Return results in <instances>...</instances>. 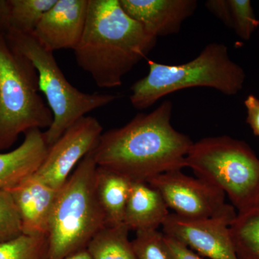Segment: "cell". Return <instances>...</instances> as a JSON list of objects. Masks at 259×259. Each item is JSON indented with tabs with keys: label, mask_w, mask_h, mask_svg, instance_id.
<instances>
[{
	"label": "cell",
	"mask_w": 259,
	"mask_h": 259,
	"mask_svg": "<svg viewBox=\"0 0 259 259\" xmlns=\"http://www.w3.org/2000/svg\"><path fill=\"white\" fill-rule=\"evenodd\" d=\"M56 3V0H9L10 29L33 33L44 14Z\"/></svg>",
	"instance_id": "obj_19"
},
{
	"label": "cell",
	"mask_w": 259,
	"mask_h": 259,
	"mask_svg": "<svg viewBox=\"0 0 259 259\" xmlns=\"http://www.w3.org/2000/svg\"><path fill=\"white\" fill-rule=\"evenodd\" d=\"M230 231L238 258L259 259V204L238 212Z\"/></svg>",
	"instance_id": "obj_18"
},
{
	"label": "cell",
	"mask_w": 259,
	"mask_h": 259,
	"mask_svg": "<svg viewBox=\"0 0 259 259\" xmlns=\"http://www.w3.org/2000/svg\"><path fill=\"white\" fill-rule=\"evenodd\" d=\"M97 167L92 151L59 190L48 231L49 259H64L85 249L106 226L95 190Z\"/></svg>",
	"instance_id": "obj_4"
},
{
	"label": "cell",
	"mask_w": 259,
	"mask_h": 259,
	"mask_svg": "<svg viewBox=\"0 0 259 259\" xmlns=\"http://www.w3.org/2000/svg\"><path fill=\"white\" fill-rule=\"evenodd\" d=\"M8 192L18 209L23 234L48 236L59 190L49 187L33 175Z\"/></svg>",
	"instance_id": "obj_13"
},
{
	"label": "cell",
	"mask_w": 259,
	"mask_h": 259,
	"mask_svg": "<svg viewBox=\"0 0 259 259\" xmlns=\"http://www.w3.org/2000/svg\"><path fill=\"white\" fill-rule=\"evenodd\" d=\"M236 215L189 219L171 213L162 225L163 234L210 259H239L230 231Z\"/></svg>",
	"instance_id": "obj_10"
},
{
	"label": "cell",
	"mask_w": 259,
	"mask_h": 259,
	"mask_svg": "<svg viewBox=\"0 0 259 259\" xmlns=\"http://www.w3.org/2000/svg\"><path fill=\"white\" fill-rule=\"evenodd\" d=\"M64 259H93V258L89 253L88 249L85 248V249L79 250V251L66 257Z\"/></svg>",
	"instance_id": "obj_27"
},
{
	"label": "cell",
	"mask_w": 259,
	"mask_h": 259,
	"mask_svg": "<svg viewBox=\"0 0 259 259\" xmlns=\"http://www.w3.org/2000/svg\"><path fill=\"white\" fill-rule=\"evenodd\" d=\"M5 35L37 70L40 91L45 95L54 115L52 125L44 132L48 146L54 144L88 112L106 106L117 98L109 94L84 93L74 88L61 71L54 53L44 49L32 34L10 29Z\"/></svg>",
	"instance_id": "obj_7"
},
{
	"label": "cell",
	"mask_w": 259,
	"mask_h": 259,
	"mask_svg": "<svg viewBox=\"0 0 259 259\" xmlns=\"http://www.w3.org/2000/svg\"><path fill=\"white\" fill-rule=\"evenodd\" d=\"M206 7L213 15L231 28V11L228 0H209L206 2Z\"/></svg>",
	"instance_id": "obj_25"
},
{
	"label": "cell",
	"mask_w": 259,
	"mask_h": 259,
	"mask_svg": "<svg viewBox=\"0 0 259 259\" xmlns=\"http://www.w3.org/2000/svg\"><path fill=\"white\" fill-rule=\"evenodd\" d=\"M231 11V28L241 39L249 40L259 26L249 0H228Z\"/></svg>",
	"instance_id": "obj_21"
},
{
	"label": "cell",
	"mask_w": 259,
	"mask_h": 259,
	"mask_svg": "<svg viewBox=\"0 0 259 259\" xmlns=\"http://www.w3.org/2000/svg\"><path fill=\"white\" fill-rule=\"evenodd\" d=\"M163 242V246L169 259H202L185 245L164 234Z\"/></svg>",
	"instance_id": "obj_24"
},
{
	"label": "cell",
	"mask_w": 259,
	"mask_h": 259,
	"mask_svg": "<svg viewBox=\"0 0 259 259\" xmlns=\"http://www.w3.org/2000/svg\"><path fill=\"white\" fill-rule=\"evenodd\" d=\"M124 11L153 36L180 32L182 24L194 14L196 0H119Z\"/></svg>",
	"instance_id": "obj_12"
},
{
	"label": "cell",
	"mask_w": 259,
	"mask_h": 259,
	"mask_svg": "<svg viewBox=\"0 0 259 259\" xmlns=\"http://www.w3.org/2000/svg\"><path fill=\"white\" fill-rule=\"evenodd\" d=\"M169 214L166 202L156 189L147 182H132L123 221L129 231H156Z\"/></svg>",
	"instance_id": "obj_15"
},
{
	"label": "cell",
	"mask_w": 259,
	"mask_h": 259,
	"mask_svg": "<svg viewBox=\"0 0 259 259\" xmlns=\"http://www.w3.org/2000/svg\"><path fill=\"white\" fill-rule=\"evenodd\" d=\"M151 35L124 11L119 0H89L76 63L100 88L121 86L122 79L156 46Z\"/></svg>",
	"instance_id": "obj_2"
},
{
	"label": "cell",
	"mask_w": 259,
	"mask_h": 259,
	"mask_svg": "<svg viewBox=\"0 0 259 259\" xmlns=\"http://www.w3.org/2000/svg\"><path fill=\"white\" fill-rule=\"evenodd\" d=\"M129 231L124 223L104 227L92 238L87 249L93 259H137Z\"/></svg>",
	"instance_id": "obj_17"
},
{
	"label": "cell",
	"mask_w": 259,
	"mask_h": 259,
	"mask_svg": "<svg viewBox=\"0 0 259 259\" xmlns=\"http://www.w3.org/2000/svg\"><path fill=\"white\" fill-rule=\"evenodd\" d=\"M102 134V126L95 117H81L49 146L34 175L54 190H60L75 167L96 147Z\"/></svg>",
	"instance_id": "obj_9"
},
{
	"label": "cell",
	"mask_w": 259,
	"mask_h": 259,
	"mask_svg": "<svg viewBox=\"0 0 259 259\" xmlns=\"http://www.w3.org/2000/svg\"><path fill=\"white\" fill-rule=\"evenodd\" d=\"M198 178L227 194L243 212L259 204V159L243 141L228 136L193 143L185 158Z\"/></svg>",
	"instance_id": "obj_6"
},
{
	"label": "cell",
	"mask_w": 259,
	"mask_h": 259,
	"mask_svg": "<svg viewBox=\"0 0 259 259\" xmlns=\"http://www.w3.org/2000/svg\"><path fill=\"white\" fill-rule=\"evenodd\" d=\"M0 259H49L47 236H20L0 242Z\"/></svg>",
	"instance_id": "obj_20"
},
{
	"label": "cell",
	"mask_w": 259,
	"mask_h": 259,
	"mask_svg": "<svg viewBox=\"0 0 259 259\" xmlns=\"http://www.w3.org/2000/svg\"><path fill=\"white\" fill-rule=\"evenodd\" d=\"M148 74L131 88L130 100L134 108L145 110L160 99L175 92L192 88L214 89L228 96L243 88L244 70L229 56L220 42L207 46L193 60L180 65L148 61Z\"/></svg>",
	"instance_id": "obj_3"
},
{
	"label": "cell",
	"mask_w": 259,
	"mask_h": 259,
	"mask_svg": "<svg viewBox=\"0 0 259 259\" xmlns=\"http://www.w3.org/2000/svg\"><path fill=\"white\" fill-rule=\"evenodd\" d=\"M172 110V102L166 100L153 111L138 114L122 127L103 133L93 151L97 166L131 182H147L182 170L193 142L171 125Z\"/></svg>",
	"instance_id": "obj_1"
},
{
	"label": "cell",
	"mask_w": 259,
	"mask_h": 259,
	"mask_svg": "<svg viewBox=\"0 0 259 259\" xmlns=\"http://www.w3.org/2000/svg\"><path fill=\"white\" fill-rule=\"evenodd\" d=\"M49 146L40 129H32L18 148L0 153V191H8L35 175L40 168Z\"/></svg>",
	"instance_id": "obj_14"
},
{
	"label": "cell",
	"mask_w": 259,
	"mask_h": 259,
	"mask_svg": "<svg viewBox=\"0 0 259 259\" xmlns=\"http://www.w3.org/2000/svg\"><path fill=\"white\" fill-rule=\"evenodd\" d=\"M39 93L34 65L0 35V151L20 134L52 125L54 115Z\"/></svg>",
	"instance_id": "obj_5"
},
{
	"label": "cell",
	"mask_w": 259,
	"mask_h": 259,
	"mask_svg": "<svg viewBox=\"0 0 259 259\" xmlns=\"http://www.w3.org/2000/svg\"><path fill=\"white\" fill-rule=\"evenodd\" d=\"M132 182L120 174L97 166L95 190L106 226L122 224Z\"/></svg>",
	"instance_id": "obj_16"
},
{
	"label": "cell",
	"mask_w": 259,
	"mask_h": 259,
	"mask_svg": "<svg viewBox=\"0 0 259 259\" xmlns=\"http://www.w3.org/2000/svg\"><path fill=\"white\" fill-rule=\"evenodd\" d=\"M163 236L157 230L136 232L132 244L137 259H169L163 246Z\"/></svg>",
	"instance_id": "obj_23"
},
{
	"label": "cell",
	"mask_w": 259,
	"mask_h": 259,
	"mask_svg": "<svg viewBox=\"0 0 259 259\" xmlns=\"http://www.w3.org/2000/svg\"><path fill=\"white\" fill-rule=\"evenodd\" d=\"M23 234L18 209L11 194L0 191V242L9 241Z\"/></svg>",
	"instance_id": "obj_22"
},
{
	"label": "cell",
	"mask_w": 259,
	"mask_h": 259,
	"mask_svg": "<svg viewBox=\"0 0 259 259\" xmlns=\"http://www.w3.org/2000/svg\"><path fill=\"white\" fill-rule=\"evenodd\" d=\"M244 103L247 110V122L253 134L259 136V100L253 95H249Z\"/></svg>",
	"instance_id": "obj_26"
},
{
	"label": "cell",
	"mask_w": 259,
	"mask_h": 259,
	"mask_svg": "<svg viewBox=\"0 0 259 259\" xmlns=\"http://www.w3.org/2000/svg\"><path fill=\"white\" fill-rule=\"evenodd\" d=\"M88 5L89 0H56L32 35L51 52L61 49L74 51L82 36Z\"/></svg>",
	"instance_id": "obj_11"
},
{
	"label": "cell",
	"mask_w": 259,
	"mask_h": 259,
	"mask_svg": "<svg viewBox=\"0 0 259 259\" xmlns=\"http://www.w3.org/2000/svg\"><path fill=\"white\" fill-rule=\"evenodd\" d=\"M147 183L180 217L206 219L237 214L234 207L226 203L224 192L198 177L187 176L182 170L161 174Z\"/></svg>",
	"instance_id": "obj_8"
}]
</instances>
